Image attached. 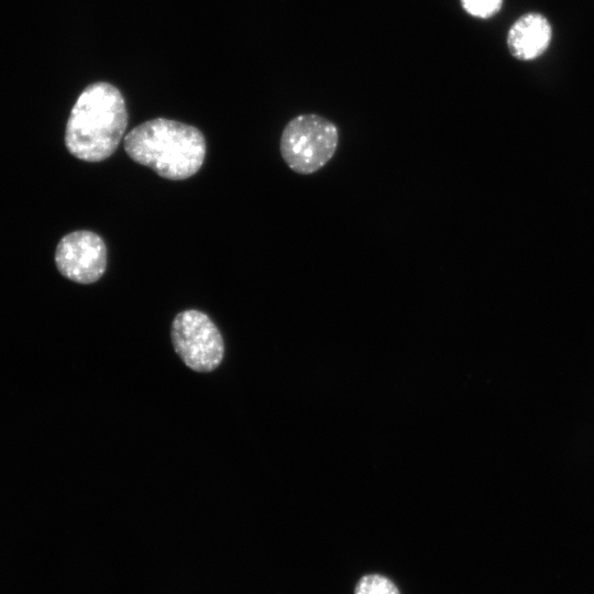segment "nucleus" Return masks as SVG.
<instances>
[{
  "label": "nucleus",
  "mask_w": 594,
  "mask_h": 594,
  "mask_svg": "<svg viewBox=\"0 0 594 594\" xmlns=\"http://www.w3.org/2000/svg\"><path fill=\"white\" fill-rule=\"evenodd\" d=\"M128 125V111L121 91L110 82L87 86L72 108L65 144L70 154L85 162L111 156Z\"/></svg>",
  "instance_id": "obj_1"
},
{
  "label": "nucleus",
  "mask_w": 594,
  "mask_h": 594,
  "mask_svg": "<svg viewBox=\"0 0 594 594\" xmlns=\"http://www.w3.org/2000/svg\"><path fill=\"white\" fill-rule=\"evenodd\" d=\"M123 146L132 161L170 180L195 175L204 164L207 148L205 136L196 127L165 118L133 128L124 136Z\"/></svg>",
  "instance_id": "obj_2"
},
{
  "label": "nucleus",
  "mask_w": 594,
  "mask_h": 594,
  "mask_svg": "<svg viewBox=\"0 0 594 594\" xmlns=\"http://www.w3.org/2000/svg\"><path fill=\"white\" fill-rule=\"evenodd\" d=\"M339 136L338 127L329 119L317 113L299 114L282 132L280 155L293 172L311 175L334 156Z\"/></svg>",
  "instance_id": "obj_3"
},
{
  "label": "nucleus",
  "mask_w": 594,
  "mask_h": 594,
  "mask_svg": "<svg viewBox=\"0 0 594 594\" xmlns=\"http://www.w3.org/2000/svg\"><path fill=\"white\" fill-rule=\"evenodd\" d=\"M172 341L178 356L193 371L211 372L223 359L221 333L202 311L188 309L179 312L172 324Z\"/></svg>",
  "instance_id": "obj_4"
},
{
  "label": "nucleus",
  "mask_w": 594,
  "mask_h": 594,
  "mask_svg": "<svg viewBox=\"0 0 594 594\" xmlns=\"http://www.w3.org/2000/svg\"><path fill=\"white\" fill-rule=\"evenodd\" d=\"M55 263L66 278L79 284H91L106 271L107 248L97 233L89 230L74 231L58 242Z\"/></svg>",
  "instance_id": "obj_5"
},
{
  "label": "nucleus",
  "mask_w": 594,
  "mask_h": 594,
  "mask_svg": "<svg viewBox=\"0 0 594 594\" xmlns=\"http://www.w3.org/2000/svg\"><path fill=\"white\" fill-rule=\"evenodd\" d=\"M551 38L552 28L548 19L539 12H528L508 30L507 48L519 61H534L548 50Z\"/></svg>",
  "instance_id": "obj_6"
},
{
  "label": "nucleus",
  "mask_w": 594,
  "mask_h": 594,
  "mask_svg": "<svg viewBox=\"0 0 594 594\" xmlns=\"http://www.w3.org/2000/svg\"><path fill=\"white\" fill-rule=\"evenodd\" d=\"M354 594H400L393 581L381 574H367L356 583Z\"/></svg>",
  "instance_id": "obj_7"
},
{
  "label": "nucleus",
  "mask_w": 594,
  "mask_h": 594,
  "mask_svg": "<svg viewBox=\"0 0 594 594\" xmlns=\"http://www.w3.org/2000/svg\"><path fill=\"white\" fill-rule=\"evenodd\" d=\"M461 4L470 15L487 19L501 10L503 0H461Z\"/></svg>",
  "instance_id": "obj_8"
}]
</instances>
